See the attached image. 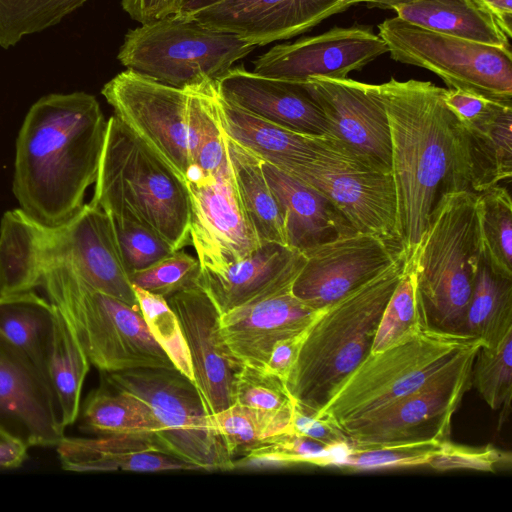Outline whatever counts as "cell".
Returning <instances> with one entry per match:
<instances>
[{
	"mask_svg": "<svg viewBox=\"0 0 512 512\" xmlns=\"http://www.w3.org/2000/svg\"><path fill=\"white\" fill-rule=\"evenodd\" d=\"M106 131L93 95L49 94L36 101L16 141L13 193L20 208L49 227L70 220L95 183Z\"/></svg>",
	"mask_w": 512,
	"mask_h": 512,
	"instance_id": "obj_1",
	"label": "cell"
},
{
	"mask_svg": "<svg viewBox=\"0 0 512 512\" xmlns=\"http://www.w3.org/2000/svg\"><path fill=\"white\" fill-rule=\"evenodd\" d=\"M377 88L390 127L397 232L409 257L440 196L457 190L455 117L432 82L391 78Z\"/></svg>",
	"mask_w": 512,
	"mask_h": 512,
	"instance_id": "obj_2",
	"label": "cell"
},
{
	"mask_svg": "<svg viewBox=\"0 0 512 512\" xmlns=\"http://www.w3.org/2000/svg\"><path fill=\"white\" fill-rule=\"evenodd\" d=\"M408 257L320 309L306 327L285 381L293 401L317 414L343 380L371 352L382 313L399 283Z\"/></svg>",
	"mask_w": 512,
	"mask_h": 512,
	"instance_id": "obj_3",
	"label": "cell"
},
{
	"mask_svg": "<svg viewBox=\"0 0 512 512\" xmlns=\"http://www.w3.org/2000/svg\"><path fill=\"white\" fill-rule=\"evenodd\" d=\"M94 184L91 202L109 216L142 224L175 251L191 242L187 183L115 115Z\"/></svg>",
	"mask_w": 512,
	"mask_h": 512,
	"instance_id": "obj_4",
	"label": "cell"
},
{
	"mask_svg": "<svg viewBox=\"0 0 512 512\" xmlns=\"http://www.w3.org/2000/svg\"><path fill=\"white\" fill-rule=\"evenodd\" d=\"M479 260L477 193L444 192L407 260L429 328L466 335Z\"/></svg>",
	"mask_w": 512,
	"mask_h": 512,
	"instance_id": "obj_5",
	"label": "cell"
},
{
	"mask_svg": "<svg viewBox=\"0 0 512 512\" xmlns=\"http://www.w3.org/2000/svg\"><path fill=\"white\" fill-rule=\"evenodd\" d=\"M40 286L90 364L102 373L174 367L149 332L139 306L89 286L65 265L48 267Z\"/></svg>",
	"mask_w": 512,
	"mask_h": 512,
	"instance_id": "obj_6",
	"label": "cell"
},
{
	"mask_svg": "<svg viewBox=\"0 0 512 512\" xmlns=\"http://www.w3.org/2000/svg\"><path fill=\"white\" fill-rule=\"evenodd\" d=\"M256 46L171 14L130 30L118 52L127 70L185 89L216 82Z\"/></svg>",
	"mask_w": 512,
	"mask_h": 512,
	"instance_id": "obj_7",
	"label": "cell"
},
{
	"mask_svg": "<svg viewBox=\"0 0 512 512\" xmlns=\"http://www.w3.org/2000/svg\"><path fill=\"white\" fill-rule=\"evenodd\" d=\"M478 338L428 328L400 345L370 352L317 413L341 428L422 386Z\"/></svg>",
	"mask_w": 512,
	"mask_h": 512,
	"instance_id": "obj_8",
	"label": "cell"
},
{
	"mask_svg": "<svg viewBox=\"0 0 512 512\" xmlns=\"http://www.w3.org/2000/svg\"><path fill=\"white\" fill-rule=\"evenodd\" d=\"M103 381L144 401L159 423L161 448L198 470H231L227 453L210 422L195 383L171 368H135L104 373Z\"/></svg>",
	"mask_w": 512,
	"mask_h": 512,
	"instance_id": "obj_9",
	"label": "cell"
},
{
	"mask_svg": "<svg viewBox=\"0 0 512 512\" xmlns=\"http://www.w3.org/2000/svg\"><path fill=\"white\" fill-rule=\"evenodd\" d=\"M378 31L393 60L431 71L450 89L512 103L511 47L453 37L397 16L381 22Z\"/></svg>",
	"mask_w": 512,
	"mask_h": 512,
	"instance_id": "obj_10",
	"label": "cell"
},
{
	"mask_svg": "<svg viewBox=\"0 0 512 512\" xmlns=\"http://www.w3.org/2000/svg\"><path fill=\"white\" fill-rule=\"evenodd\" d=\"M484 343L477 339L458 352L422 386L389 405L340 429L351 446H385L449 439L451 423L463 396L471 388L475 355Z\"/></svg>",
	"mask_w": 512,
	"mask_h": 512,
	"instance_id": "obj_11",
	"label": "cell"
},
{
	"mask_svg": "<svg viewBox=\"0 0 512 512\" xmlns=\"http://www.w3.org/2000/svg\"><path fill=\"white\" fill-rule=\"evenodd\" d=\"M191 88H175L126 70L101 91L114 115L186 183L193 179L188 117Z\"/></svg>",
	"mask_w": 512,
	"mask_h": 512,
	"instance_id": "obj_12",
	"label": "cell"
},
{
	"mask_svg": "<svg viewBox=\"0 0 512 512\" xmlns=\"http://www.w3.org/2000/svg\"><path fill=\"white\" fill-rule=\"evenodd\" d=\"M301 84L324 113L332 149L366 168L391 173L390 127L377 85L347 77H311Z\"/></svg>",
	"mask_w": 512,
	"mask_h": 512,
	"instance_id": "obj_13",
	"label": "cell"
},
{
	"mask_svg": "<svg viewBox=\"0 0 512 512\" xmlns=\"http://www.w3.org/2000/svg\"><path fill=\"white\" fill-rule=\"evenodd\" d=\"M301 253L305 261L292 292L315 310L340 299L406 255L399 242L359 231Z\"/></svg>",
	"mask_w": 512,
	"mask_h": 512,
	"instance_id": "obj_14",
	"label": "cell"
},
{
	"mask_svg": "<svg viewBox=\"0 0 512 512\" xmlns=\"http://www.w3.org/2000/svg\"><path fill=\"white\" fill-rule=\"evenodd\" d=\"M44 257L46 269L65 265L89 286L139 306L110 217L91 201L67 222L46 226Z\"/></svg>",
	"mask_w": 512,
	"mask_h": 512,
	"instance_id": "obj_15",
	"label": "cell"
},
{
	"mask_svg": "<svg viewBox=\"0 0 512 512\" xmlns=\"http://www.w3.org/2000/svg\"><path fill=\"white\" fill-rule=\"evenodd\" d=\"M291 176L323 193L355 231L400 243L391 173L371 170L330 149Z\"/></svg>",
	"mask_w": 512,
	"mask_h": 512,
	"instance_id": "obj_16",
	"label": "cell"
},
{
	"mask_svg": "<svg viewBox=\"0 0 512 512\" xmlns=\"http://www.w3.org/2000/svg\"><path fill=\"white\" fill-rule=\"evenodd\" d=\"M187 188L190 239L201 269L222 271L261 245L241 204L232 173L189 181Z\"/></svg>",
	"mask_w": 512,
	"mask_h": 512,
	"instance_id": "obj_17",
	"label": "cell"
},
{
	"mask_svg": "<svg viewBox=\"0 0 512 512\" xmlns=\"http://www.w3.org/2000/svg\"><path fill=\"white\" fill-rule=\"evenodd\" d=\"M387 52L386 44L371 27H333L274 46L254 61L253 72L295 83L311 77L346 78Z\"/></svg>",
	"mask_w": 512,
	"mask_h": 512,
	"instance_id": "obj_18",
	"label": "cell"
},
{
	"mask_svg": "<svg viewBox=\"0 0 512 512\" xmlns=\"http://www.w3.org/2000/svg\"><path fill=\"white\" fill-rule=\"evenodd\" d=\"M0 429L28 447H56L65 437L46 374L1 334Z\"/></svg>",
	"mask_w": 512,
	"mask_h": 512,
	"instance_id": "obj_19",
	"label": "cell"
},
{
	"mask_svg": "<svg viewBox=\"0 0 512 512\" xmlns=\"http://www.w3.org/2000/svg\"><path fill=\"white\" fill-rule=\"evenodd\" d=\"M319 310L298 299L291 284L221 314L220 333L237 368L264 369L273 346L305 330Z\"/></svg>",
	"mask_w": 512,
	"mask_h": 512,
	"instance_id": "obj_20",
	"label": "cell"
},
{
	"mask_svg": "<svg viewBox=\"0 0 512 512\" xmlns=\"http://www.w3.org/2000/svg\"><path fill=\"white\" fill-rule=\"evenodd\" d=\"M349 7L344 0H222L183 17L257 46L297 36Z\"/></svg>",
	"mask_w": 512,
	"mask_h": 512,
	"instance_id": "obj_21",
	"label": "cell"
},
{
	"mask_svg": "<svg viewBox=\"0 0 512 512\" xmlns=\"http://www.w3.org/2000/svg\"><path fill=\"white\" fill-rule=\"evenodd\" d=\"M181 323L189 348L195 385L210 414L233 404V383L239 369L223 342L220 314L197 285L166 298Z\"/></svg>",
	"mask_w": 512,
	"mask_h": 512,
	"instance_id": "obj_22",
	"label": "cell"
},
{
	"mask_svg": "<svg viewBox=\"0 0 512 512\" xmlns=\"http://www.w3.org/2000/svg\"><path fill=\"white\" fill-rule=\"evenodd\" d=\"M215 86L225 101L262 120L310 136L328 133L322 109L301 83L265 77L239 66L232 67Z\"/></svg>",
	"mask_w": 512,
	"mask_h": 512,
	"instance_id": "obj_23",
	"label": "cell"
},
{
	"mask_svg": "<svg viewBox=\"0 0 512 512\" xmlns=\"http://www.w3.org/2000/svg\"><path fill=\"white\" fill-rule=\"evenodd\" d=\"M304 261L301 252L286 245L262 242L249 256L222 271L201 269L196 285L221 315L293 284Z\"/></svg>",
	"mask_w": 512,
	"mask_h": 512,
	"instance_id": "obj_24",
	"label": "cell"
},
{
	"mask_svg": "<svg viewBox=\"0 0 512 512\" xmlns=\"http://www.w3.org/2000/svg\"><path fill=\"white\" fill-rule=\"evenodd\" d=\"M217 109L225 136L289 175L312 164L331 149L324 136L297 133L262 120L225 101L218 93Z\"/></svg>",
	"mask_w": 512,
	"mask_h": 512,
	"instance_id": "obj_25",
	"label": "cell"
},
{
	"mask_svg": "<svg viewBox=\"0 0 512 512\" xmlns=\"http://www.w3.org/2000/svg\"><path fill=\"white\" fill-rule=\"evenodd\" d=\"M262 168L281 208L288 247L304 252L355 231L319 190L268 163Z\"/></svg>",
	"mask_w": 512,
	"mask_h": 512,
	"instance_id": "obj_26",
	"label": "cell"
},
{
	"mask_svg": "<svg viewBox=\"0 0 512 512\" xmlns=\"http://www.w3.org/2000/svg\"><path fill=\"white\" fill-rule=\"evenodd\" d=\"M455 117V116H454ZM512 105L485 123L468 126L455 118L457 190L480 193L512 177Z\"/></svg>",
	"mask_w": 512,
	"mask_h": 512,
	"instance_id": "obj_27",
	"label": "cell"
},
{
	"mask_svg": "<svg viewBox=\"0 0 512 512\" xmlns=\"http://www.w3.org/2000/svg\"><path fill=\"white\" fill-rule=\"evenodd\" d=\"M46 226L21 208L4 213L0 223V295L33 290L46 269Z\"/></svg>",
	"mask_w": 512,
	"mask_h": 512,
	"instance_id": "obj_28",
	"label": "cell"
},
{
	"mask_svg": "<svg viewBox=\"0 0 512 512\" xmlns=\"http://www.w3.org/2000/svg\"><path fill=\"white\" fill-rule=\"evenodd\" d=\"M397 17L422 28L482 44L511 47L494 18L472 0H416L395 6Z\"/></svg>",
	"mask_w": 512,
	"mask_h": 512,
	"instance_id": "obj_29",
	"label": "cell"
},
{
	"mask_svg": "<svg viewBox=\"0 0 512 512\" xmlns=\"http://www.w3.org/2000/svg\"><path fill=\"white\" fill-rule=\"evenodd\" d=\"M241 204L261 242L286 245L281 208L262 168V160L225 136Z\"/></svg>",
	"mask_w": 512,
	"mask_h": 512,
	"instance_id": "obj_30",
	"label": "cell"
},
{
	"mask_svg": "<svg viewBox=\"0 0 512 512\" xmlns=\"http://www.w3.org/2000/svg\"><path fill=\"white\" fill-rule=\"evenodd\" d=\"M79 416L81 429L99 436L132 435L156 441L160 431L158 421L144 401L105 381L86 397Z\"/></svg>",
	"mask_w": 512,
	"mask_h": 512,
	"instance_id": "obj_31",
	"label": "cell"
},
{
	"mask_svg": "<svg viewBox=\"0 0 512 512\" xmlns=\"http://www.w3.org/2000/svg\"><path fill=\"white\" fill-rule=\"evenodd\" d=\"M193 179L221 178L232 173L217 109L215 82L192 87L188 101Z\"/></svg>",
	"mask_w": 512,
	"mask_h": 512,
	"instance_id": "obj_32",
	"label": "cell"
},
{
	"mask_svg": "<svg viewBox=\"0 0 512 512\" xmlns=\"http://www.w3.org/2000/svg\"><path fill=\"white\" fill-rule=\"evenodd\" d=\"M56 310L33 290L0 295V334L44 371Z\"/></svg>",
	"mask_w": 512,
	"mask_h": 512,
	"instance_id": "obj_33",
	"label": "cell"
},
{
	"mask_svg": "<svg viewBox=\"0 0 512 512\" xmlns=\"http://www.w3.org/2000/svg\"><path fill=\"white\" fill-rule=\"evenodd\" d=\"M55 308V307H54ZM56 310L45 374L66 428L79 417L81 391L90 362L61 313Z\"/></svg>",
	"mask_w": 512,
	"mask_h": 512,
	"instance_id": "obj_34",
	"label": "cell"
},
{
	"mask_svg": "<svg viewBox=\"0 0 512 512\" xmlns=\"http://www.w3.org/2000/svg\"><path fill=\"white\" fill-rule=\"evenodd\" d=\"M512 331V279L496 273L480 254L464 333L496 346Z\"/></svg>",
	"mask_w": 512,
	"mask_h": 512,
	"instance_id": "obj_35",
	"label": "cell"
},
{
	"mask_svg": "<svg viewBox=\"0 0 512 512\" xmlns=\"http://www.w3.org/2000/svg\"><path fill=\"white\" fill-rule=\"evenodd\" d=\"M477 227L480 254L496 273L512 279V200L506 187L477 193Z\"/></svg>",
	"mask_w": 512,
	"mask_h": 512,
	"instance_id": "obj_36",
	"label": "cell"
},
{
	"mask_svg": "<svg viewBox=\"0 0 512 512\" xmlns=\"http://www.w3.org/2000/svg\"><path fill=\"white\" fill-rule=\"evenodd\" d=\"M292 410L271 412L233 403L210 414V422L233 459L268 437L292 431Z\"/></svg>",
	"mask_w": 512,
	"mask_h": 512,
	"instance_id": "obj_37",
	"label": "cell"
},
{
	"mask_svg": "<svg viewBox=\"0 0 512 512\" xmlns=\"http://www.w3.org/2000/svg\"><path fill=\"white\" fill-rule=\"evenodd\" d=\"M428 328L414 275L407 262L405 271L382 313L371 352L410 341Z\"/></svg>",
	"mask_w": 512,
	"mask_h": 512,
	"instance_id": "obj_38",
	"label": "cell"
},
{
	"mask_svg": "<svg viewBox=\"0 0 512 512\" xmlns=\"http://www.w3.org/2000/svg\"><path fill=\"white\" fill-rule=\"evenodd\" d=\"M88 0H0V46L59 23Z\"/></svg>",
	"mask_w": 512,
	"mask_h": 512,
	"instance_id": "obj_39",
	"label": "cell"
},
{
	"mask_svg": "<svg viewBox=\"0 0 512 512\" xmlns=\"http://www.w3.org/2000/svg\"><path fill=\"white\" fill-rule=\"evenodd\" d=\"M136 299L154 340L173 366L195 383L189 348L178 316L165 297L133 286Z\"/></svg>",
	"mask_w": 512,
	"mask_h": 512,
	"instance_id": "obj_40",
	"label": "cell"
},
{
	"mask_svg": "<svg viewBox=\"0 0 512 512\" xmlns=\"http://www.w3.org/2000/svg\"><path fill=\"white\" fill-rule=\"evenodd\" d=\"M344 447L346 446L332 448L297 432L287 431L263 440L246 452L239 461H234V468L301 463L328 466L333 454Z\"/></svg>",
	"mask_w": 512,
	"mask_h": 512,
	"instance_id": "obj_41",
	"label": "cell"
},
{
	"mask_svg": "<svg viewBox=\"0 0 512 512\" xmlns=\"http://www.w3.org/2000/svg\"><path fill=\"white\" fill-rule=\"evenodd\" d=\"M471 385L493 410L509 411L512 396V331L494 347L482 345L474 358ZM502 412V413H503Z\"/></svg>",
	"mask_w": 512,
	"mask_h": 512,
	"instance_id": "obj_42",
	"label": "cell"
},
{
	"mask_svg": "<svg viewBox=\"0 0 512 512\" xmlns=\"http://www.w3.org/2000/svg\"><path fill=\"white\" fill-rule=\"evenodd\" d=\"M443 442L385 446H348L335 452L328 466L379 470L428 465Z\"/></svg>",
	"mask_w": 512,
	"mask_h": 512,
	"instance_id": "obj_43",
	"label": "cell"
},
{
	"mask_svg": "<svg viewBox=\"0 0 512 512\" xmlns=\"http://www.w3.org/2000/svg\"><path fill=\"white\" fill-rule=\"evenodd\" d=\"M109 217L128 275L148 268L175 251L165 240L142 224L128 218Z\"/></svg>",
	"mask_w": 512,
	"mask_h": 512,
	"instance_id": "obj_44",
	"label": "cell"
},
{
	"mask_svg": "<svg viewBox=\"0 0 512 512\" xmlns=\"http://www.w3.org/2000/svg\"><path fill=\"white\" fill-rule=\"evenodd\" d=\"M200 271L197 258L178 250L146 269L131 273L129 278L133 286L167 298L196 285Z\"/></svg>",
	"mask_w": 512,
	"mask_h": 512,
	"instance_id": "obj_45",
	"label": "cell"
},
{
	"mask_svg": "<svg viewBox=\"0 0 512 512\" xmlns=\"http://www.w3.org/2000/svg\"><path fill=\"white\" fill-rule=\"evenodd\" d=\"M233 403L271 411H288L294 401L284 382L265 369L241 366L235 373Z\"/></svg>",
	"mask_w": 512,
	"mask_h": 512,
	"instance_id": "obj_46",
	"label": "cell"
},
{
	"mask_svg": "<svg viewBox=\"0 0 512 512\" xmlns=\"http://www.w3.org/2000/svg\"><path fill=\"white\" fill-rule=\"evenodd\" d=\"M198 470L194 465L164 451L136 449L107 453L80 464L75 472H159Z\"/></svg>",
	"mask_w": 512,
	"mask_h": 512,
	"instance_id": "obj_47",
	"label": "cell"
},
{
	"mask_svg": "<svg viewBox=\"0 0 512 512\" xmlns=\"http://www.w3.org/2000/svg\"><path fill=\"white\" fill-rule=\"evenodd\" d=\"M510 464V452L502 451L493 445L471 447L452 443L448 439L441 444L428 466L439 471L470 469L496 472Z\"/></svg>",
	"mask_w": 512,
	"mask_h": 512,
	"instance_id": "obj_48",
	"label": "cell"
},
{
	"mask_svg": "<svg viewBox=\"0 0 512 512\" xmlns=\"http://www.w3.org/2000/svg\"><path fill=\"white\" fill-rule=\"evenodd\" d=\"M444 102L457 121L468 126L485 123L504 106L512 105L450 88L444 91Z\"/></svg>",
	"mask_w": 512,
	"mask_h": 512,
	"instance_id": "obj_49",
	"label": "cell"
},
{
	"mask_svg": "<svg viewBox=\"0 0 512 512\" xmlns=\"http://www.w3.org/2000/svg\"><path fill=\"white\" fill-rule=\"evenodd\" d=\"M292 431L319 441L329 447L339 448L351 445L347 435L327 419L308 412L295 402L292 410Z\"/></svg>",
	"mask_w": 512,
	"mask_h": 512,
	"instance_id": "obj_50",
	"label": "cell"
},
{
	"mask_svg": "<svg viewBox=\"0 0 512 512\" xmlns=\"http://www.w3.org/2000/svg\"><path fill=\"white\" fill-rule=\"evenodd\" d=\"M303 331L278 341L273 346L265 365L266 371L278 376L284 383L296 360Z\"/></svg>",
	"mask_w": 512,
	"mask_h": 512,
	"instance_id": "obj_51",
	"label": "cell"
},
{
	"mask_svg": "<svg viewBox=\"0 0 512 512\" xmlns=\"http://www.w3.org/2000/svg\"><path fill=\"white\" fill-rule=\"evenodd\" d=\"M122 7L141 24L172 14V0H122Z\"/></svg>",
	"mask_w": 512,
	"mask_h": 512,
	"instance_id": "obj_52",
	"label": "cell"
},
{
	"mask_svg": "<svg viewBox=\"0 0 512 512\" xmlns=\"http://www.w3.org/2000/svg\"><path fill=\"white\" fill-rule=\"evenodd\" d=\"M28 448L22 441L0 429V470L20 467L27 458Z\"/></svg>",
	"mask_w": 512,
	"mask_h": 512,
	"instance_id": "obj_53",
	"label": "cell"
},
{
	"mask_svg": "<svg viewBox=\"0 0 512 512\" xmlns=\"http://www.w3.org/2000/svg\"><path fill=\"white\" fill-rule=\"evenodd\" d=\"M489 13L504 33L512 37V0H472Z\"/></svg>",
	"mask_w": 512,
	"mask_h": 512,
	"instance_id": "obj_54",
	"label": "cell"
},
{
	"mask_svg": "<svg viewBox=\"0 0 512 512\" xmlns=\"http://www.w3.org/2000/svg\"><path fill=\"white\" fill-rule=\"evenodd\" d=\"M222 0H181L179 8L175 14L186 16L198 10L212 6Z\"/></svg>",
	"mask_w": 512,
	"mask_h": 512,
	"instance_id": "obj_55",
	"label": "cell"
},
{
	"mask_svg": "<svg viewBox=\"0 0 512 512\" xmlns=\"http://www.w3.org/2000/svg\"><path fill=\"white\" fill-rule=\"evenodd\" d=\"M349 6L365 3L369 8L393 9L395 6L416 0H344Z\"/></svg>",
	"mask_w": 512,
	"mask_h": 512,
	"instance_id": "obj_56",
	"label": "cell"
},
{
	"mask_svg": "<svg viewBox=\"0 0 512 512\" xmlns=\"http://www.w3.org/2000/svg\"><path fill=\"white\" fill-rule=\"evenodd\" d=\"M181 0H172V14H175L179 8Z\"/></svg>",
	"mask_w": 512,
	"mask_h": 512,
	"instance_id": "obj_57",
	"label": "cell"
}]
</instances>
